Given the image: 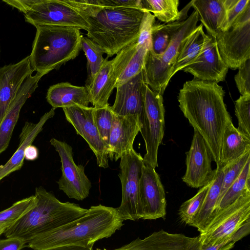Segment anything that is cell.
<instances>
[{
    "mask_svg": "<svg viewBox=\"0 0 250 250\" xmlns=\"http://www.w3.org/2000/svg\"><path fill=\"white\" fill-rule=\"evenodd\" d=\"M224 95L218 83L193 79L185 83L178 96L181 110L194 131L202 136L217 165L223 131L232 122Z\"/></svg>",
    "mask_w": 250,
    "mask_h": 250,
    "instance_id": "obj_1",
    "label": "cell"
},
{
    "mask_svg": "<svg viewBox=\"0 0 250 250\" xmlns=\"http://www.w3.org/2000/svg\"><path fill=\"white\" fill-rule=\"evenodd\" d=\"M124 221L117 208L92 206L80 218L32 238L27 246L34 250L66 245L93 247L97 241L108 238L120 229Z\"/></svg>",
    "mask_w": 250,
    "mask_h": 250,
    "instance_id": "obj_2",
    "label": "cell"
},
{
    "mask_svg": "<svg viewBox=\"0 0 250 250\" xmlns=\"http://www.w3.org/2000/svg\"><path fill=\"white\" fill-rule=\"evenodd\" d=\"M87 16V36L111 57L137 42L145 10L139 8H107L97 0Z\"/></svg>",
    "mask_w": 250,
    "mask_h": 250,
    "instance_id": "obj_3",
    "label": "cell"
},
{
    "mask_svg": "<svg viewBox=\"0 0 250 250\" xmlns=\"http://www.w3.org/2000/svg\"><path fill=\"white\" fill-rule=\"evenodd\" d=\"M35 207L3 234L6 238L17 237L27 243L32 238L49 231L83 216L87 209L69 202H62L42 187L36 188Z\"/></svg>",
    "mask_w": 250,
    "mask_h": 250,
    "instance_id": "obj_4",
    "label": "cell"
},
{
    "mask_svg": "<svg viewBox=\"0 0 250 250\" xmlns=\"http://www.w3.org/2000/svg\"><path fill=\"white\" fill-rule=\"evenodd\" d=\"M30 57L31 66L48 73L78 56L82 49L80 29L71 26L38 25Z\"/></svg>",
    "mask_w": 250,
    "mask_h": 250,
    "instance_id": "obj_5",
    "label": "cell"
},
{
    "mask_svg": "<svg viewBox=\"0 0 250 250\" xmlns=\"http://www.w3.org/2000/svg\"><path fill=\"white\" fill-rule=\"evenodd\" d=\"M199 21L195 10L182 21L173 34L171 42L160 56L147 51L144 63V70L147 85L154 91L163 95L172 78L171 74L181 45L183 41L195 29Z\"/></svg>",
    "mask_w": 250,
    "mask_h": 250,
    "instance_id": "obj_6",
    "label": "cell"
},
{
    "mask_svg": "<svg viewBox=\"0 0 250 250\" xmlns=\"http://www.w3.org/2000/svg\"><path fill=\"white\" fill-rule=\"evenodd\" d=\"M250 190H248L232 204L212 216L198 236L199 248L234 238V233L250 220Z\"/></svg>",
    "mask_w": 250,
    "mask_h": 250,
    "instance_id": "obj_7",
    "label": "cell"
},
{
    "mask_svg": "<svg viewBox=\"0 0 250 250\" xmlns=\"http://www.w3.org/2000/svg\"><path fill=\"white\" fill-rule=\"evenodd\" d=\"M120 159L118 176L122 185V198L117 210L124 221L142 219L140 186L144 165L143 158L133 148Z\"/></svg>",
    "mask_w": 250,
    "mask_h": 250,
    "instance_id": "obj_8",
    "label": "cell"
},
{
    "mask_svg": "<svg viewBox=\"0 0 250 250\" xmlns=\"http://www.w3.org/2000/svg\"><path fill=\"white\" fill-rule=\"evenodd\" d=\"M24 15L25 21L35 27L71 26L87 31L89 28L85 15L69 0H34Z\"/></svg>",
    "mask_w": 250,
    "mask_h": 250,
    "instance_id": "obj_9",
    "label": "cell"
},
{
    "mask_svg": "<svg viewBox=\"0 0 250 250\" xmlns=\"http://www.w3.org/2000/svg\"><path fill=\"white\" fill-rule=\"evenodd\" d=\"M165 127V108L163 95L146 87L145 110L140 132L145 141L146 153L144 165L158 167V148L163 140Z\"/></svg>",
    "mask_w": 250,
    "mask_h": 250,
    "instance_id": "obj_10",
    "label": "cell"
},
{
    "mask_svg": "<svg viewBox=\"0 0 250 250\" xmlns=\"http://www.w3.org/2000/svg\"><path fill=\"white\" fill-rule=\"evenodd\" d=\"M215 38L220 56L228 68L238 69L250 58V16L239 18Z\"/></svg>",
    "mask_w": 250,
    "mask_h": 250,
    "instance_id": "obj_11",
    "label": "cell"
},
{
    "mask_svg": "<svg viewBox=\"0 0 250 250\" xmlns=\"http://www.w3.org/2000/svg\"><path fill=\"white\" fill-rule=\"evenodd\" d=\"M50 143L61 159L62 174L57 182L59 189L69 198L78 201L85 199L89 196L91 183L85 174L84 167L75 164L72 146L55 138H52Z\"/></svg>",
    "mask_w": 250,
    "mask_h": 250,
    "instance_id": "obj_12",
    "label": "cell"
},
{
    "mask_svg": "<svg viewBox=\"0 0 250 250\" xmlns=\"http://www.w3.org/2000/svg\"><path fill=\"white\" fill-rule=\"evenodd\" d=\"M93 107L74 105L63 108L66 120L88 144L99 167L107 168L108 146L102 140L94 121Z\"/></svg>",
    "mask_w": 250,
    "mask_h": 250,
    "instance_id": "obj_13",
    "label": "cell"
},
{
    "mask_svg": "<svg viewBox=\"0 0 250 250\" xmlns=\"http://www.w3.org/2000/svg\"><path fill=\"white\" fill-rule=\"evenodd\" d=\"M212 154L202 136L194 131L190 147L186 153V170L182 180L193 188L203 187L213 179L216 169L211 167Z\"/></svg>",
    "mask_w": 250,
    "mask_h": 250,
    "instance_id": "obj_14",
    "label": "cell"
},
{
    "mask_svg": "<svg viewBox=\"0 0 250 250\" xmlns=\"http://www.w3.org/2000/svg\"><path fill=\"white\" fill-rule=\"evenodd\" d=\"M228 69L220 56L215 37L206 34L201 52L182 70L192 75L195 79L218 83L225 80Z\"/></svg>",
    "mask_w": 250,
    "mask_h": 250,
    "instance_id": "obj_15",
    "label": "cell"
},
{
    "mask_svg": "<svg viewBox=\"0 0 250 250\" xmlns=\"http://www.w3.org/2000/svg\"><path fill=\"white\" fill-rule=\"evenodd\" d=\"M140 195L143 220L165 219L167 201L165 190L155 168L144 165L140 181Z\"/></svg>",
    "mask_w": 250,
    "mask_h": 250,
    "instance_id": "obj_16",
    "label": "cell"
},
{
    "mask_svg": "<svg viewBox=\"0 0 250 250\" xmlns=\"http://www.w3.org/2000/svg\"><path fill=\"white\" fill-rule=\"evenodd\" d=\"M146 85L143 69L126 83L116 87L115 100L111 106L112 112L122 116H135L139 120L141 126Z\"/></svg>",
    "mask_w": 250,
    "mask_h": 250,
    "instance_id": "obj_17",
    "label": "cell"
},
{
    "mask_svg": "<svg viewBox=\"0 0 250 250\" xmlns=\"http://www.w3.org/2000/svg\"><path fill=\"white\" fill-rule=\"evenodd\" d=\"M199 237L171 233L163 229L148 236L137 238L113 250H199Z\"/></svg>",
    "mask_w": 250,
    "mask_h": 250,
    "instance_id": "obj_18",
    "label": "cell"
},
{
    "mask_svg": "<svg viewBox=\"0 0 250 250\" xmlns=\"http://www.w3.org/2000/svg\"><path fill=\"white\" fill-rule=\"evenodd\" d=\"M46 74L37 72L34 75H30L23 81L11 101L0 125V154L9 146L22 107L38 87L40 79Z\"/></svg>",
    "mask_w": 250,
    "mask_h": 250,
    "instance_id": "obj_19",
    "label": "cell"
},
{
    "mask_svg": "<svg viewBox=\"0 0 250 250\" xmlns=\"http://www.w3.org/2000/svg\"><path fill=\"white\" fill-rule=\"evenodd\" d=\"M34 71L29 55L17 63L0 67V125L21 85Z\"/></svg>",
    "mask_w": 250,
    "mask_h": 250,
    "instance_id": "obj_20",
    "label": "cell"
},
{
    "mask_svg": "<svg viewBox=\"0 0 250 250\" xmlns=\"http://www.w3.org/2000/svg\"><path fill=\"white\" fill-rule=\"evenodd\" d=\"M140 128V123L137 117L122 116L113 113L108 145L109 159L117 161L133 149L134 141Z\"/></svg>",
    "mask_w": 250,
    "mask_h": 250,
    "instance_id": "obj_21",
    "label": "cell"
},
{
    "mask_svg": "<svg viewBox=\"0 0 250 250\" xmlns=\"http://www.w3.org/2000/svg\"><path fill=\"white\" fill-rule=\"evenodd\" d=\"M149 48L137 42L125 47L112 60L115 88L126 83L143 69Z\"/></svg>",
    "mask_w": 250,
    "mask_h": 250,
    "instance_id": "obj_22",
    "label": "cell"
},
{
    "mask_svg": "<svg viewBox=\"0 0 250 250\" xmlns=\"http://www.w3.org/2000/svg\"><path fill=\"white\" fill-rule=\"evenodd\" d=\"M52 108L37 123L26 122L20 134V144L15 152L4 165L0 166V182L11 173L21 169L23 165L25 148L31 145L37 135L42 130L47 121L55 115Z\"/></svg>",
    "mask_w": 250,
    "mask_h": 250,
    "instance_id": "obj_23",
    "label": "cell"
},
{
    "mask_svg": "<svg viewBox=\"0 0 250 250\" xmlns=\"http://www.w3.org/2000/svg\"><path fill=\"white\" fill-rule=\"evenodd\" d=\"M191 6L197 12L199 20L206 29L208 35L215 37L224 31L226 23L225 0H194Z\"/></svg>",
    "mask_w": 250,
    "mask_h": 250,
    "instance_id": "obj_24",
    "label": "cell"
},
{
    "mask_svg": "<svg viewBox=\"0 0 250 250\" xmlns=\"http://www.w3.org/2000/svg\"><path fill=\"white\" fill-rule=\"evenodd\" d=\"M47 102L53 108H64L74 105L88 107L90 103L87 88L67 82L52 85L47 90Z\"/></svg>",
    "mask_w": 250,
    "mask_h": 250,
    "instance_id": "obj_25",
    "label": "cell"
},
{
    "mask_svg": "<svg viewBox=\"0 0 250 250\" xmlns=\"http://www.w3.org/2000/svg\"><path fill=\"white\" fill-rule=\"evenodd\" d=\"M86 87L88 91L90 103L94 107L109 105V98L115 88L112 60H108L107 58L105 59L102 68Z\"/></svg>",
    "mask_w": 250,
    "mask_h": 250,
    "instance_id": "obj_26",
    "label": "cell"
},
{
    "mask_svg": "<svg viewBox=\"0 0 250 250\" xmlns=\"http://www.w3.org/2000/svg\"><path fill=\"white\" fill-rule=\"evenodd\" d=\"M250 151V139L241 134L232 122L225 127L222 136L219 163L223 166Z\"/></svg>",
    "mask_w": 250,
    "mask_h": 250,
    "instance_id": "obj_27",
    "label": "cell"
},
{
    "mask_svg": "<svg viewBox=\"0 0 250 250\" xmlns=\"http://www.w3.org/2000/svg\"><path fill=\"white\" fill-rule=\"evenodd\" d=\"M223 175V166L219 163L217 165L215 176L210 183L202 208L189 225L196 228L200 233L203 231L210 220L217 206Z\"/></svg>",
    "mask_w": 250,
    "mask_h": 250,
    "instance_id": "obj_28",
    "label": "cell"
},
{
    "mask_svg": "<svg viewBox=\"0 0 250 250\" xmlns=\"http://www.w3.org/2000/svg\"><path fill=\"white\" fill-rule=\"evenodd\" d=\"M202 24L195 29L183 41L173 67L171 77L178 71L192 63L201 52L206 34Z\"/></svg>",
    "mask_w": 250,
    "mask_h": 250,
    "instance_id": "obj_29",
    "label": "cell"
},
{
    "mask_svg": "<svg viewBox=\"0 0 250 250\" xmlns=\"http://www.w3.org/2000/svg\"><path fill=\"white\" fill-rule=\"evenodd\" d=\"M143 8L155 18L166 23L186 20L187 12L191 6L190 1L181 11H178V0H142Z\"/></svg>",
    "mask_w": 250,
    "mask_h": 250,
    "instance_id": "obj_30",
    "label": "cell"
},
{
    "mask_svg": "<svg viewBox=\"0 0 250 250\" xmlns=\"http://www.w3.org/2000/svg\"><path fill=\"white\" fill-rule=\"evenodd\" d=\"M248 190H250V158L248 160L240 175L220 199L212 216L219 210L232 204Z\"/></svg>",
    "mask_w": 250,
    "mask_h": 250,
    "instance_id": "obj_31",
    "label": "cell"
},
{
    "mask_svg": "<svg viewBox=\"0 0 250 250\" xmlns=\"http://www.w3.org/2000/svg\"><path fill=\"white\" fill-rule=\"evenodd\" d=\"M182 21L167 24L154 23L151 31V48L149 51L155 55H161L169 45L173 34Z\"/></svg>",
    "mask_w": 250,
    "mask_h": 250,
    "instance_id": "obj_32",
    "label": "cell"
},
{
    "mask_svg": "<svg viewBox=\"0 0 250 250\" xmlns=\"http://www.w3.org/2000/svg\"><path fill=\"white\" fill-rule=\"evenodd\" d=\"M81 47L85 53L87 63V78L85 86H88L102 68L105 61L101 48L87 37H82Z\"/></svg>",
    "mask_w": 250,
    "mask_h": 250,
    "instance_id": "obj_33",
    "label": "cell"
},
{
    "mask_svg": "<svg viewBox=\"0 0 250 250\" xmlns=\"http://www.w3.org/2000/svg\"><path fill=\"white\" fill-rule=\"evenodd\" d=\"M36 204L34 195L14 203L9 208L0 212V228L7 229L18 221L32 209Z\"/></svg>",
    "mask_w": 250,
    "mask_h": 250,
    "instance_id": "obj_34",
    "label": "cell"
},
{
    "mask_svg": "<svg viewBox=\"0 0 250 250\" xmlns=\"http://www.w3.org/2000/svg\"><path fill=\"white\" fill-rule=\"evenodd\" d=\"M210 183L202 187L194 196L181 205L178 210V215L183 223L189 226L197 215L203 204Z\"/></svg>",
    "mask_w": 250,
    "mask_h": 250,
    "instance_id": "obj_35",
    "label": "cell"
},
{
    "mask_svg": "<svg viewBox=\"0 0 250 250\" xmlns=\"http://www.w3.org/2000/svg\"><path fill=\"white\" fill-rule=\"evenodd\" d=\"M250 158V151H249L234 161L223 166L224 175L217 206L228 188L240 175L248 160Z\"/></svg>",
    "mask_w": 250,
    "mask_h": 250,
    "instance_id": "obj_36",
    "label": "cell"
},
{
    "mask_svg": "<svg viewBox=\"0 0 250 250\" xmlns=\"http://www.w3.org/2000/svg\"><path fill=\"white\" fill-rule=\"evenodd\" d=\"M93 116L101 139L108 146L113 119L111 106L94 107Z\"/></svg>",
    "mask_w": 250,
    "mask_h": 250,
    "instance_id": "obj_37",
    "label": "cell"
},
{
    "mask_svg": "<svg viewBox=\"0 0 250 250\" xmlns=\"http://www.w3.org/2000/svg\"><path fill=\"white\" fill-rule=\"evenodd\" d=\"M238 130L250 139V96H240L235 102Z\"/></svg>",
    "mask_w": 250,
    "mask_h": 250,
    "instance_id": "obj_38",
    "label": "cell"
},
{
    "mask_svg": "<svg viewBox=\"0 0 250 250\" xmlns=\"http://www.w3.org/2000/svg\"><path fill=\"white\" fill-rule=\"evenodd\" d=\"M226 10V23L224 31L228 29L233 23L250 6V0H225Z\"/></svg>",
    "mask_w": 250,
    "mask_h": 250,
    "instance_id": "obj_39",
    "label": "cell"
},
{
    "mask_svg": "<svg viewBox=\"0 0 250 250\" xmlns=\"http://www.w3.org/2000/svg\"><path fill=\"white\" fill-rule=\"evenodd\" d=\"M238 69L234 76L236 87L241 96H250V58L244 62Z\"/></svg>",
    "mask_w": 250,
    "mask_h": 250,
    "instance_id": "obj_40",
    "label": "cell"
},
{
    "mask_svg": "<svg viewBox=\"0 0 250 250\" xmlns=\"http://www.w3.org/2000/svg\"><path fill=\"white\" fill-rule=\"evenodd\" d=\"M155 18L152 14L145 10L137 41V43L146 46L149 50L151 48V31L155 23Z\"/></svg>",
    "mask_w": 250,
    "mask_h": 250,
    "instance_id": "obj_41",
    "label": "cell"
},
{
    "mask_svg": "<svg viewBox=\"0 0 250 250\" xmlns=\"http://www.w3.org/2000/svg\"><path fill=\"white\" fill-rule=\"evenodd\" d=\"M100 6L107 8H139L143 9L142 0H98Z\"/></svg>",
    "mask_w": 250,
    "mask_h": 250,
    "instance_id": "obj_42",
    "label": "cell"
},
{
    "mask_svg": "<svg viewBox=\"0 0 250 250\" xmlns=\"http://www.w3.org/2000/svg\"><path fill=\"white\" fill-rule=\"evenodd\" d=\"M27 242L17 237L0 239V250H21L26 246Z\"/></svg>",
    "mask_w": 250,
    "mask_h": 250,
    "instance_id": "obj_43",
    "label": "cell"
},
{
    "mask_svg": "<svg viewBox=\"0 0 250 250\" xmlns=\"http://www.w3.org/2000/svg\"><path fill=\"white\" fill-rule=\"evenodd\" d=\"M236 242L234 238L232 237L218 244L199 248V250H230L234 247Z\"/></svg>",
    "mask_w": 250,
    "mask_h": 250,
    "instance_id": "obj_44",
    "label": "cell"
},
{
    "mask_svg": "<svg viewBox=\"0 0 250 250\" xmlns=\"http://www.w3.org/2000/svg\"><path fill=\"white\" fill-rule=\"evenodd\" d=\"M39 150L34 146L30 145L27 146L24 152V159L28 161H33L38 158Z\"/></svg>",
    "mask_w": 250,
    "mask_h": 250,
    "instance_id": "obj_45",
    "label": "cell"
},
{
    "mask_svg": "<svg viewBox=\"0 0 250 250\" xmlns=\"http://www.w3.org/2000/svg\"><path fill=\"white\" fill-rule=\"evenodd\" d=\"M47 250H93V247H85L76 245L60 246Z\"/></svg>",
    "mask_w": 250,
    "mask_h": 250,
    "instance_id": "obj_46",
    "label": "cell"
},
{
    "mask_svg": "<svg viewBox=\"0 0 250 250\" xmlns=\"http://www.w3.org/2000/svg\"><path fill=\"white\" fill-rule=\"evenodd\" d=\"M5 229H6L5 228H0V236L3 233Z\"/></svg>",
    "mask_w": 250,
    "mask_h": 250,
    "instance_id": "obj_47",
    "label": "cell"
},
{
    "mask_svg": "<svg viewBox=\"0 0 250 250\" xmlns=\"http://www.w3.org/2000/svg\"><path fill=\"white\" fill-rule=\"evenodd\" d=\"M96 250H107L105 248H104L103 249H97Z\"/></svg>",
    "mask_w": 250,
    "mask_h": 250,
    "instance_id": "obj_48",
    "label": "cell"
},
{
    "mask_svg": "<svg viewBox=\"0 0 250 250\" xmlns=\"http://www.w3.org/2000/svg\"></svg>",
    "mask_w": 250,
    "mask_h": 250,
    "instance_id": "obj_49",
    "label": "cell"
}]
</instances>
